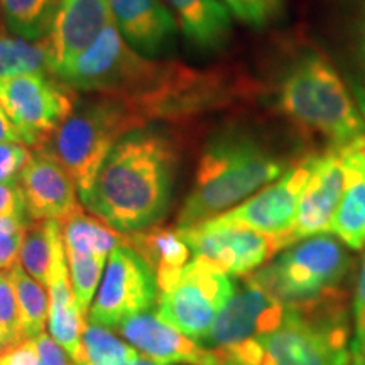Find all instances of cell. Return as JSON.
Listing matches in <instances>:
<instances>
[{
    "mask_svg": "<svg viewBox=\"0 0 365 365\" xmlns=\"http://www.w3.org/2000/svg\"><path fill=\"white\" fill-rule=\"evenodd\" d=\"M176 166L171 140L140 127L115 144L81 202L120 234L145 230L170 208Z\"/></svg>",
    "mask_w": 365,
    "mask_h": 365,
    "instance_id": "cell-1",
    "label": "cell"
},
{
    "mask_svg": "<svg viewBox=\"0 0 365 365\" xmlns=\"http://www.w3.org/2000/svg\"><path fill=\"white\" fill-rule=\"evenodd\" d=\"M350 325L336 303L287 307L274 330L230 349L208 350V365H352Z\"/></svg>",
    "mask_w": 365,
    "mask_h": 365,
    "instance_id": "cell-2",
    "label": "cell"
},
{
    "mask_svg": "<svg viewBox=\"0 0 365 365\" xmlns=\"http://www.w3.org/2000/svg\"><path fill=\"white\" fill-rule=\"evenodd\" d=\"M287 170L286 163L244 132H227L203 150L195 185L178 213V227L222 215Z\"/></svg>",
    "mask_w": 365,
    "mask_h": 365,
    "instance_id": "cell-3",
    "label": "cell"
},
{
    "mask_svg": "<svg viewBox=\"0 0 365 365\" xmlns=\"http://www.w3.org/2000/svg\"><path fill=\"white\" fill-rule=\"evenodd\" d=\"M279 110L296 125L325 137L339 149L365 135V115L354 90L325 54L303 51L276 86Z\"/></svg>",
    "mask_w": 365,
    "mask_h": 365,
    "instance_id": "cell-4",
    "label": "cell"
},
{
    "mask_svg": "<svg viewBox=\"0 0 365 365\" xmlns=\"http://www.w3.org/2000/svg\"><path fill=\"white\" fill-rule=\"evenodd\" d=\"M144 124L122 100L98 95L76 108L38 150L48 153L65 168L83 200L118 140Z\"/></svg>",
    "mask_w": 365,
    "mask_h": 365,
    "instance_id": "cell-5",
    "label": "cell"
},
{
    "mask_svg": "<svg viewBox=\"0 0 365 365\" xmlns=\"http://www.w3.org/2000/svg\"><path fill=\"white\" fill-rule=\"evenodd\" d=\"M350 266L344 242L333 234H322L289 245L249 277L284 304L313 307L336 298Z\"/></svg>",
    "mask_w": 365,
    "mask_h": 365,
    "instance_id": "cell-6",
    "label": "cell"
},
{
    "mask_svg": "<svg viewBox=\"0 0 365 365\" xmlns=\"http://www.w3.org/2000/svg\"><path fill=\"white\" fill-rule=\"evenodd\" d=\"M235 289L232 276L203 259H193L170 286L159 291L156 313L200 344Z\"/></svg>",
    "mask_w": 365,
    "mask_h": 365,
    "instance_id": "cell-7",
    "label": "cell"
},
{
    "mask_svg": "<svg viewBox=\"0 0 365 365\" xmlns=\"http://www.w3.org/2000/svg\"><path fill=\"white\" fill-rule=\"evenodd\" d=\"M0 105L19 130L22 143L38 150L75 112L76 100L71 86L58 76L19 73L0 76Z\"/></svg>",
    "mask_w": 365,
    "mask_h": 365,
    "instance_id": "cell-8",
    "label": "cell"
},
{
    "mask_svg": "<svg viewBox=\"0 0 365 365\" xmlns=\"http://www.w3.org/2000/svg\"><path fill=\"white\" fill-rule=\"evenodd\" d=\"M158 298L159 287L153 267L129 244L117 245L108 255L88 322L117 330L124 319L153 309Z\"/></svg>",
    "mask_w": 365,
    "mask_h": 365,
    "instance_id": "cell-9",
    "label": "cell"
},
{
    "mask_svg": "<svg viewBox=\"0 0 365 365\" xmlns=\"http://www.w3.org/2000/svg\"><path fill=\"white\" fill-rule=\"evenodd\" d=\"M176 230L195 259H203L232 277L250 276L286 249L276 237L213 218L191 227H176Z\"/></svg>",
    "mask_w": 365,
    "mask_h": 365,
    "instance_id": "cell-10",
    "label": "cell"
},
{
    "mask_svg": "<svg viewBox=\"0 0 365 365\" xmlns=\"http://www.w3.org/2000/svg\"><path fill=\"white\" fill-rule=\"evenodd\" d=\"M308 176L309 158L289 166L271 185L264 186L257 193L223 212L222 215L213 217V220L276 237L284 244V247H289V235L296 222L299 196Z\"/></svg>",
    "mask_w": 365,
    "mask_h": 365,
    "instance_id": "cell-11",
    "label": "cell"
},
{
    "mask_svg": "<svg viewBox=\"0 0 365 365\" xmlns=\"http://www.w3.org/2000/svg\"><path fill=\"white\" fill-rule=\"evenodd\" d=\"M287 307L289 304L274 298L247 276L198 345L207 350H218L257 339L281 325Z\"/></svg>",
    "mask_w": 365,
    "mask_h": 365,
    "instance_id": "cell-12",
    "label": "cell"
},
{
    "mask_svg": "<svg viewBox=\"0 0 365 365\" xmlns=\"http://www.w3.org/2000/svg\"><path fill=\"white\" fill-rule=\"evenodd\" d=\"M112 22L108 0H59L44 38L53 75L71 65Z\"/></svg>",
    "mask_w": 365,
    "mask_h": 365,
    "instance_id": "cell-13",
    "label": "cell"
},
{
    "mask_svg": "<svg viewBox=\"0 0 365 365\" xmlns=\"http://www.w3.org/2000/svg\"><path fill=\"white\" fill-rule=\"evenodd\" d=\"M344 193V168L340 150L309 156V176L301 191L291 245L313 235L331 234L333 218Z\"/></svg>",
    "mask_w": 365,
    "mask_h": 365,
    "instance_id": "cell-14",
    "label": "cell"
},
{
    "mask_svg": "<svg viewBox=\"0 0 365 365\" xmlns=\"http://www.w3.org/2000/svg\"><path fill=\"white\" fill-rule=\"evenodd\" d=\"M17 182L29 220H63L81 208L73 178L44 150H36Z\"/></svg>",
    "mask_w": 365,
    "mask_h": 365,
    "instance_id": "cell-15",
    "label": "cell"
},
{
    "mask_svg": "<svg viewBox=\"0 0 365 365\" xmlns=\"http://www.w3.org/2000/svg\"><path fill=\"white\" fill-rule=\"evenodd\" d=\"M117 331L158 365H208V350L159 318L153 309L124 319Z\"/></svg>",
    "mask_w": 365,
    "mask_h": 365,
    "instance_id": "cell-16",
    "label": "cell"
},
{
    "mask_svg": "<svg viewBox=\"0 0 365 365\" xmlns=\"http://www.w3.org/2000/svg\"><path fill=\"white\" fill-rule=\"evenodd\" d=\"M49 333L58 341L75 365H81L85 360L83 331L88 317L80 308L71 287L70 266H68L63 232L54 242V254L49 274Z\"/></svg>",
    "mask_w": 365,
    "mask_h": 365,
    "instance_id": "cell-17",
    "label": "cell"
},
{
    "mask_svg": "<svg viewBox=\"0 0 365 365\" xmlns=\"http://www.w3.org/2000/svg\"><path fill=\"white\" fill-rule=\"evenodd\" d=\"M117 29L145 56L168 53L175 46L176 19L163 0H108Z\"/></svg>",
    "mask_w": 365,
    "mask_h": 365,
    "instance_id": "cell-18",
    "label": "cell"
},
{
    "mask_svg": "<svg viewBox=\"0 0 365 365\" xmlns=\"http://www.w3.org/2000/svg\"><path fill=\"white\" fill-rule=\"evenodd\" d=\"M344 168V193L333 218L331 234L349 249L365 247V135L339 148Z\"/></svg>",
    "mask_w": 365,
    "mask_h": 365,
    "instance_id": "cell-19",
    "label": "cell"
},
{
    "mask_svg": "<svg viewBox=\"0 0 365 365\" xmlns=\"http://www.w3.org/2000/svg\"><path fill=\"white\" fill-rule=\"evenodd\" d=\"M185 38L196 48L213 51L232 36V14L218 0H168Z\"/></svg>",
    "mask_w": 365,
    "mask_h": 365,
    "instance_id": "cell-20",
    "label": "cell"
},
{
    "mask_svg": "<svg viewBox=\"0 0 365 365\" xmlns=\"http://www.w3.org/2000/svg\"><path fill=\"white\" fill-rule=\"evenodd\" d=\"M129 245L144 257L156 274L159 291L168 287L180 276L188 264L191 250L181 239L178 230L171 228H145V230L127 234Z\"/></svg>",
    "mask_w": 365,
    "mask_h": 365,
    "instance_id": "cell-21",
    "label": "cell"
},
{
    "mask_svg": "<svg viewBox=\"0 0 365 365\" xmlns=\"http://www.w3.org/2000/svg\"><path fill=\"white\" fill-rule=\"evenodd\" d=\"M66 255L108 257L117 245L129 244V237L105 223L102 218L86 215L83 208L59 220Z\"/></svg>",
    "mask_w": 365,
    "mask_h": 365,
    "instance_id": "cell-22",
    "label": "cell"
},
{
    "mask_svg": "<svg viewBox=\"0 0 365 365\" xmlns=\"http://www.w3.org/2000/svg\"><path fill=\"white\" fill-rule=\"evenodd\" d=\"M63 228L59 220H31L27 225L24 240L19 252V262L29 276L41 282L46 289L49 284L51 262L54 254V242Z\"/></svg>",
    "mask_w": 365,
    "mask_h": 365,
    "instance_id": "cell-23",
    "label": "cell"
},
{
    "mask_svg": "<svg viewBox=\"0 0 365 365\" xmlns=\"http://www.w3.org/2000/svg\"><path fill=\"white\" fill-rule=\"evenodd\" d=\"M16 289L17 304H19L21 327L24 339L31 340L41 335L48 325L49 317V298L46 287L26 272V269L17 262L9 269Z\"/></svg>",
    "mask_w": 365,
    "mask_h": 365,
    "instance_id": "cell-24",
    "label": "cell"
},
{
    "mask_svg": "<svg viewBox=\"0 0 365 365\" xmlns=\"http://www.w3.org/2000/svg\"><path fill=\"white\" fill-rule=\"evenodd\" d=\"M59 0H0L6 24L17 38L44 39Z\"/></svg>",
    "mask_w": 365,
    "mask_h": 365,
    "instance_id": "cell-25",
    "label": "cell"
},
{
    "mask_svg": "<svg viewBox=\"0 0 365 365\" xmlns=\"http://www.w3.org/2000/svg\"><path fill=\"white\" fill-rule=\"evenodd\" d=\"M19 73H51L44 39L29 41L0 34V76Z\"/></svg>",
    "mask_w": 365,
    "mask_h": 365,
    "instance_id": "cell-26",
    "label": "cell"
},
{
    "mask_svg": "<svg viewBox=\"0 0 365 365\" xmlns=\"http://www.w3.org/2000/svg\"><path fill=\"white\" fill-rule=\"evenodd\" d=\"M85 360L81 365H122L139 352L102 325L86 322L83 331Z\"/></svg>",
    "mask_w": 365,
    "mask_h": 365,
    "instance_id": "cell-27",
    "label": "cell"
},
{
    "mask_svg": "<svg viewBox=\"0 0 365 365\" xmlns=\"http://www.w3.org/2000/svg\"><path fill=\"white\" fill-rule=\"evenodd\" d=\"M346 49H349L352 90L365 115V0H354L352 4Z\"/></svg>",
    "mask_w": 365,
    "mask_h": 365,
    "instance_id": "cell-28",
    "label": "cell"
},
{
    "mask_svg": "<svg viewBox=\"0 0 365 365\" xmlns=\"http://www.w3.org/2000/svg\"><path fill=\"white\" fill-rule=\"evenodd\" d=\"M70 266L71 287L80 308L88 317L90 307L100 287V279L108 257H86V255H66Z\"/></svg>",
    "mask_w": 365,
    "mask_h": 365,
    "instance_id": "cell-29",
    "label": "cell"
},
{
    "mask_svg": "<svg viewBox=\"0 0 365 365\" xmlns=\"http://www.w3.org/2000/svg\"><path fill=\"white\" fill-rule=\"evenodd\" d=\"M24 340L12 277L9 271H0V354Z\"/></svg>",
    "mask_w": 365,
    "mask_h": 365,
    "instance_id": "cell-30",
    "label": "cell"
},
{
    "mask_svg": "<svg viewBox=\"0 0 365 365\" xmlns=\"http://www.w3.org/2000/svg\"><path fill=\"white\" fill-rule=\"evenodd\" d=\"M245 24L264 27L282 12V0H218Z\"/></svg>",
    "mask_w": 365,
    "mask_h": 365,
    "instance_id": "cell-31",
    "label": "cell"
},
{
    "mask_svg": "<svg viewBox=\"0 0 365 365\" xmlns=\"http://www.w3.org/2000/svg\"><path fill=\"white\" fill-rule=\"evenodd\" d=\"M27 220L0 218V271H9L19 262V252L24 240Z\"/></svg>",
    "mask_w": 365,
    "mask_h": 365,
    "instance_id": "cell-32",
    "label": "cell"
},
{
    "mask_svg": "<svg viewBox=\"0 0 365 365\" xmlns=\"http://www.w3.org/2000/svg\"><path fill=\"white\" fill-rule=\"evenodd\" d=\"M352 318L354 335L350 341V352H352V365H359L365 357V257L355 286Z\"/></svg>",
    "mask_w": 365,
    "mask_h": 365,
    "instance_id": "cell-33",
    "label": "cell"
},
{
    "mask_svg": "<svg viewBox=\"0 0 365 365\" xmlns=\"http://www.w3.org/2000/svg\"><path fill=\"white\" fill-rule=\"evenodd\" d=\"M29 148L24 143L0 144V182H12L19 180L21 173L29 164Z\"/></svg>",
    "mask_w": 365,
    "mask_h": 365,
    "instance_id": "cell-34",
    "label": "cell"
},
{
    "mask_svg": "<svg viewBox=\"0 0 365 365\" xmlns=\"http://www.w3.org/2000/svg\"><path fill=\"white\" fill-rule=\"evenodd\" d=\"M0 218L31 222L26 212L24 196L17 181L0 182Z\"/></svg>",
    "mask_w": 365,
    "mask_h": 365,
    "instance_id": "cell-35",
    "label": "cell"
},
{
    "mask_svg": "<svg viewBox=\"0 0 365 365\" xmlns=\"http://www.w3.org/2000/svg\"><path fill=\"white\" fill-rule=\"evenodd\" d=\"M31 341H33L36 352L44 365H75L66 350L48 333L43 331L41 335L31 339Z\"/></svg>",
    "mask_w": 365,
    "mask_h": 365,
    "instance_id": "cell-36",
    "label": "cell"
},
{
    "mask_svg": "<svg viewBox=\"0 0 365 365\" xmlns=\"http://www.w3.org/2000/svg\"><path fill=\"white\" fill-rule=\"evenodd\" d=\"M0 365H44L41 362L38 352H36L33 341L24 340L0 354Z\"/></svg>",
    "mask_w": 365,
    "mask_h": 365,
    "instance_id": "cell-37",
    "label": "cell"
},
{
    "mask_svg": "<svg viewBox=\"0 0 365 365\" xmlns=\"http://www.w3.org/2000/svg\"><path fill=\"white\" fill-rule=\"evenodd\" d=\"M7 143H22V139L19 130L16 129V125L12 124V120L0 105V144Z\"/></svg>",
    "mask_w": 365,
    "mask_h": 365,
    "instance_id": "cell-38",
    "label": "cell"
},
{
    "mask_svg": "<svg viewBox=\"0 0 365 365\" xmlns=\"http://www.w3.org/2000/svg\"><path fill=\"white\" fill-rule=\"evenodd\" d=\"M122 365H158V364H154L153 360H149L148 357H140V355L137 354V355H134V357L129 359V360H127V362H124Z\"/></svg>",
    "mask_w": 365,
    "mask_h": 365,
    "instance_id": "cell-39",
    "label": "cell"
},
{
    "mask_svg": "<svg viewBox=\"0 0 365 365\" xmlns=\"http://www.w3.org/2000/svg\"><path fill=\"white\" fill-rule=\"evenodd\" d=\"M359 365H365V357H364V360H362V362H360Z\"/></svg>",
    "mask_w": 365,
    "mask_h": 365,
    "instance_id": "cell-40",
    "label": "cell"
},
{
    "mask_svg": "<svg viewBox=\"0 0 365 365\" xmlns=\"http://www.w3.org/2000/svg\"><path fill=\"white\" fill-rule=\"evenodd\" d=\"M0 34H2V33H0Z\"/></svg>",
    "mask_w": 365,
    "mask_h": 365,
    "instance_id": "cell-41",
    "label": "cell"
}]
</instances>
